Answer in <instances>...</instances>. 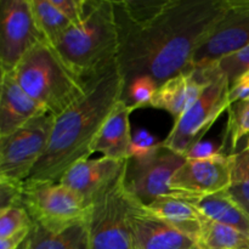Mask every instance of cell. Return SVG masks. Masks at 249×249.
<instances>
[{
	"label": "cell",
	"mask_w": 249,
	"mask_h": 249,
	"mask_svg": "<svg viewBox=\"0 0 249 249\" xmlns=\"http://www.w3.org/2000/svg\"><path fill=\"white\" fill-rule=\"evenodd\" d=\"M11 74L32 99L55 117L87 91V84L48 41L31 49Z\"/></svg>",
	"instance_id": "4"
},
{
	"label": "cell",
	"mask_w": 249,
	"mask_h": 249,
	"mask_svg": "<svg viewBox=\"0 0 249 249\" xmlns=\"http://www.w3.org/2000/svg\"><path fill=\"white\" fill-rule=\"evenodd\" d=\"M232 155H219L209 160H186L174 173L170 186L192 202L229 189Z\"/></svg>",
	"instance_id": "12"
},
{
	"label": "cell",
	"mask_w": 249,
	"mask_h": 249,
	"mask_svg": "<svg viewBox=\"0 0 249 249\" xmlns=\"http://www.w3.org/2000/svg\"><path fill=\"white\" fill-rule=\"evenodd\" d=\"M221 155L220 148L216 147L212 141H199L185 155L186 160H209Z\"/></svg>",
	"instance_id": "31"
},
{
	"label": "cell",
	"mask_w": 249,
	"mask_h": 249,
	"mask_svg": "<svg viewBox=\"0 0 249 249\" xmlns=\"http://www.w3.org/2000/svg\"><path fill=\"white\" fill-rule=\"evenodd\" d=\"M28 249H89L88 219L60 230L33 224L28 236Z\"/></svg>",
	"instance_id": "19"
},
{
	"label": "cell",
	"mask_w": 249,
	"mask_h": 249,
	"mask_svg": "<svg viewBox=\"0 0 249 249\" xmlns=\"http://www.w3.org/2000/svg\"><path fill=\"white\" fill-rule=\"evenodd\" d=\"M249 45V0H228V7L195 51L192 68L219 61Z\"/></svg>",
	"instance_id": "11"
},
{
	"label": "cell",
	"mask_w": 249,
	"mask_h": 249,
	"mask_svg": "<svg viewBox=\"0 0 249 249\" xmlns=\"http://www.w3.org/2000/svg\"><path fill=\"white\" fill-rule=\"evenodd\" d=\"M55 116L36 117L10 135L0 138V180L22 184L48 148Z\"/></svg>",
	"instance_id": "9"
},
{
	"label": "cell",
	"mask_w": 249,
	"mask_h": 249,
	"mask_svg": "<svg viewBox=\"0 0 249 249\" xmlns=\"http://www.w3.org/2000/svg\"><path fill=\"white\" fill-rule=\"evenodd\" d=\"M66 65L85 83L117 65L119 36L112 0H87L84 16L53 45Z\"/></svg>",
	"instance_id": "3"
},
{
	"label": "cell",
	"mask_w": 249,
	"mask_h": 249,
	"mask_svg": "<svg viewBox=\"0 0 249 249\" xmlns=\"http://www.w3.org/2000/svg\"><path fill=\"white\" fill-rule=\"evenodd\" d=\"M128 214L129 195L124 186L123 168L90 204L89 249H134Z\"/></svg>",
	"instance_id": "6"
},
{
	"label": "cell",
	"mask_w": 249,
	"mask_h": 249,
	"mask_svg": "<svg viewBox=\"0 0 249 249\" xmlns=\"http://www.w3.org/2000/svg\"><path fill=\"white\" fill-rule=\"evenodd\" d=\"M17 249H28V238H27V240L24 241V242L22 243V245L19 246V247Z\"/></svg>",
	"instance_id": "34"
},
{
	"label": "cell",
	"mask_w": 249,
	"mask_h": 249,
	"mask_svg": "<svg viewBox=\"0 0 249 249\" xmlns=\"http://www.w3.org/2000/svg\"><path fill=\"white\" fill-rule=\"evenodd\" d=\"M226 191L249 215V151L245 146L232 155L231 182Z\"/></svg>",
	"instance_id": "24"
},
{
	"label": "cell",
	"mask_w": 249,
	"mask_h": 249,
	"mask_svg": "<svg viewBox=\"0 0 249 249\" xmlns=\"http://www.w3.org/2000/svg\"><path fill=\"white\" fill-rule=\"evenodd\" d=\"M113 5L117 65L124 85L148 75L160 87L192 70L197 46L223 16L228 0H125Z\"/></svg>",
	"instance_id": "1"
},
{
	"label": "cell",
	"mask_w": 249,
	"mask_h": 249,
	"mask_svg": "<svg viewBox=\"0 0 249 249\" xmlns=\"http://www.w3.org/2000/svg\"><path fill=\"white\" fill-rule=\"evenodd\" d=\"M124 164L125 160L106 157L99 160L85 158L73 164L58 182L79 195L90 206L94 197L121 174Z\"/></svg>",
	"instance_id": "14"
},
{
	"label": "cell",
	"mask_w": 249,
	"mask_h": 249,
	"mask_svg": "<svg viewBox=\"0 0 249 249\" xmlns=\"http://www.w3.org/2000/svg\"><path fill=\"white\" fill-rule=\"evenodd\" d=\"M123 91L118 65L88 83L85 94L55 117L48 148L28 179L58 182L73 164L89 158L95 136Z\"/></svg>",
	"instance_id": "2"
},
{
	"label": "cell",
	"mask_w": 249,
	"mask_h": 249,
	"mask_svg": "<svg viewBox=\"0 0 249 249\" xmlns=\"http://www.w3.org/2000/svg\"><path fill=\"white\" fill-rule=\"evenodd\" d=\"M21 198L22 184L0 180V211L11 207H21Z\"/></svg>",
	"instance_id": "28"
},
{
	"label": "cell",
	"mask_w": 249,
	"mask_h": 249,
	"mask_svg": "<svg viewBox=\"0 0 249 249\" xmlns=\"http://www.w3.org/2000/svg\"><path fill=\"white\" fill-rule=\"evenodd\" d=\"M228 112L225 139L220 146V151L225 155V148L229 147V156H231L236 153L240 141L249 135V100L233 102L229 106Z\"/></svg>",
	"instance_id": "23"
},
{
	"label": "cell",
	"mask_w": 249,
	"mask_h": 249,
	"mask_svg": "<svg viewBox=\"0 0 249 249\" xmlns=\"http://www.w3.org/2000/svg\"><path fill=\"white\" fill-rule=\"evenodd\" d=\"M48 113L45 107L32 99L11 73L0 78V138L10 135L36 117Z\"/></svg>",
	"instance_id": "15"
},
{
	"label": "cell",
	"mask_w": 249,
	"mask_h": 249,
	"mask_svg": "<svg viewBox=\"0 0 249 249\" xmlns=\"http://www.w3.org/2000/svg\"><path fill=\"white\" fill-rule=\"evenodd\" d=\"M31 230L32 228L24 229V230L18 231V232L9 236V237L0 240V249H17L28 238Z\"/></svg>",
	"instance_id": "33"
},
{
	"label": "cell",
	"mask_w": 249,
	"mask_h": 249,
	"mask_svg": "<svg viewBox=\"0 0 249 249\" xmlns=\"http://www.w3.org/2000/svg\"><path fill=\"white\" fill-rule=\"evenodd\" d=\"M46 41L36 24L31 0L0 2V71L14 72L27 53Z\"/></svg>",
	"instance_id": "10"
},
{
	"label": "cell",
	"mask_w": 249,
	"mask_h": 249,
	"mask_svg": "<svg viewBox=\"0 0 249 249\" xmlns=\"http://www.w3.org/2000/svg\"><path fill=\"white\" fill-rule=\"evenodd\" d=\"M157 139L145 129H139L133 135L131 140V157L133 156H143L152 151L158 145Z\"/></svg>",
	"instance_id": "29"
},
{
	"label": "cell",
	"mask_w": 249,
	"mask_h": 249,
	"mask_svg": "<svg viewBox=\"0 0 249 249\" xmlns=\"http://www.w3.org/2000/svg\"><path fill=\"white\" fill-rule=\"evenodd\" d=\"M194 203L199 213L209 220L230 226L249 236V215L231 198L226 190L199 197Z\"/></svg>",
	"instance_id": "20"
},
{
	"label": "cell",
	"mask_w": 249,
	"mask_h": 249,
	"mask_svg": "<svg viewBox=\"0 0 249 249\" xmlns=\"http://www.w3.org/2000/svg\"><path fill=\"white\" fill-rule=\"evenodd\" d=\"M53 4L73 23H77L84 16L87 0H51Z\"/></svg>",
	"instance_id": "30"
},
{
	"label": "cell",
	"mask_w": 249,
	"mask_h": 249,
	"mask_svg": "<svg viewBox=\"0 0 249 249\" xmlns=\"http://www.w3.org/2000/svg\"><path fill=\"white\" fill-rule=\"evenodd\" d=\"M245 147H246V148H247V150L249 151V145H245Z\"/></svg>",
	"instance_id": "36"
},
{
	"label": "cell",
	"mask_w": 249,
	"mask_h": 249,
	"mask_svg": "<svg viewBox=\"0 0 249 249\" xmlns=\"http://www.w3.org/2000/svg\"><path fill=\"white\" fill-rule=\"evenodd\" d=\"M128 192V191H126ZM129 195L128 220L134 249H199L196 238L148 211Z\"/></svg>",
	"instance_id": "13"
},
{
	"label": "cell",
	"mask_w": 249,
	"mask_h": 249,
	"mask_svg": "<svg viewBox=\"0 0 249 249\" xmlns=\"http://www.w3.org/2000/svg\"><path fill=\"white\" fill-rule=\"evenodd\" d=\"M31 4L39 29L45 40L53 46L70 28L72 22L51 0H31Z\"/></svg>",
	"instance_id": "22"
},
{
	"label": "cell",
	"mask_w": 249,
	"mask_h": 249,
	"mask_svg": "<svg viewBox=\"0 0 249 249\" xmlns=\"http://www.w3.org/2000/svg\"><path fill=\"white\" fill-rule=\"evenodd\" d=\"M230 105L241 100H249V72L238 78L229 90Z\"/></svg>",
	"instance_id": "32"
},
{
	"label": "cell",
	"mask_w": 249,
	"mask_h": 249,
	"mask_svg": "<svg viewBox=\"0 0 249 249\" xmlns=\"http://www.w3.org/2000/svg\"><path fill=\"white\" fill-rule=\"evenodd\" d=\"M204 78V87L197 101L174 122L172 131L163 141L165 146L185 156L211 129L214 122L230 106L228 78L216 62L195 67Z\"/></svg>",
	"instance_id": "5"
},
{
	"label": "cell",
	"mask_w": 249,
	"mask_h": 249,
	"mask_svg": "<svg viewBox=\"0 0 249 249\" xmlns=\"http://www.w3.org/2000/svg\"><path fill=\"white\" fill-rule=\"evenodd\" d=\"M21 207L33 224L50 230L87 220L90 208L79 195L61 182L32 179L22 182Z\"/></svg>",
	"instance_id": "7"
},
{
	"label": "cell",
	"mask_w": 249,
	"mask_h": 249,
	"mask_svg": "<svg viewBox=\"0 0 249 249\" xmlns=\"http://www.w3.org/2000/svg\"><path fill=\"white\" fill-rule=\"evenodd\" d=\"M146 208L182 232L199 240L203 215L191 199L181 196H163Z\"/></svg>",
	"instance_id": "18"
},
{
	"label": "cell",
	"mask_w": 249,
	"mask_h": 249,
	"mask_svg": "<svg viewBox=\"0 0 249 249\" xmlns=\"http://www.w3.org/2000/svg\"><path fill=\"white\" fill-rule=\"evenodd\" d=\"M186 162V157L164 143H158L143 156H133L124 164V186L142 206H150L163 196H182L170 186L174 173Z\"/></svg>",
	"instance_id": "8"
},
{
	"label": "cell",
	"mask_w": 249,
	"mask_h": 249,
	"mask_svg": "<svg viewBox=\"0 0 249 249\" xmlns=\"http://www.w3.org/2000/svg\"><path fill=\"white\" fill-rule=\"evenodd\" d=\"M216 65L228 78L229 85H232L243 74L249 72V45L231 55L216 61Z\"/></svg>",
	"instance_id": "27"
},
{
	"label": "cell",
	"mask_w": 249,
	"mask_h": 249,
	"mask_svg": "<svg viewBox=\"0 0 249 249\" xmlns=\"http://www.w3.org/2000/svg\"><path fill=\"white\" fill-rule=\"evenodd\" d=\"M204 83L203 75L196 68L179 73L158 87L150 106L164 109L177 121L197 101Z\"/></svg>",
	"instance_id": "16"
},
{
	"label": "cell",
	"mask_w": 249,
	"mask_h": 249,
	"mask_svg": "<svg viewBox=\"0 0 249 249\" xmlns=\"http://www.w3.org/2000/svg\"><path fill=\"white\" fill-rule=\"evenodd\" d=\"M32 226L33 221L23 207H11L0 211V240Z\"/></svg>",
	"instance_id": "26"
},
{
	"label": "cell",
	"mask_w": 249,
	"mask_h": 249,
	"mask_svg": "<svg viewBox=\"0 0 249 249\" xmlns=\"http://www.w3.org/2000/svg\"><path fill=\"white\" fill-rule=\"evenodd\" d=\"M131 109L123 100H119L105 122L91 145V155L102 153V157L117 160H126L131 157L130 122Z\"/></svg>",
	"instance_id": "17"
},
{
	"label": "cell",
	"mask_w": 249,
	"mask_h": 249,
	"mask_svg": "<svg viewBox=\"0 0 249 249\" xmlns=\"http://www.w3.org/2000/svg\"><path fill=\"white\" fill-rule=\"evenodd\" d=\"M199 249H202V248H199Z\"/></svg>",
	"instance_id": "37"
},
{
	"label": "cell",
	"mask_w": 249,
	"mask_h": 249,
	"mask_svg": "<svg viewBox=\"0 0 249 249\" xmlns=\"http://www.w3.org/2000/svg\"><path fill=\"white\" fill-rule=\"evenodd\" d=\"M245 140H246V143H245V145H249V135L247 136V138L245 139Z\"/></svg>",
	"instance_id": "35"
},
{
	"label": "cell",
	"mask_w": 249,
	"mask_h": 249,
	"mask_svg": "<svg viewBox=\"0 0 249 249\" xmlns=\"http://www.w3.org/2000/svg\"><path fill=\"white\" fill-rule=\"evenodd\" d=\"M157 89L158 84L153 78L148 75H140L124 85L122 100L131 111H134L135 108L150 106Z\"/></svg>",
	"instance_id": "25"
},
{
	"label": "cell",
	"mask_w": 249,
	"mask_h": 249,
	"mask_svg": "<svg viewBox=\"0 0 249 249\" xmlns=\"http://www.w3.org/2000/svg\"><path fill=\"white\" fill-rule=\"evenodd\" d=\"M198 243L202 249H249V236L203 216Z\"/></svg>",
	"instance_id": "21"
}]
</instances>
